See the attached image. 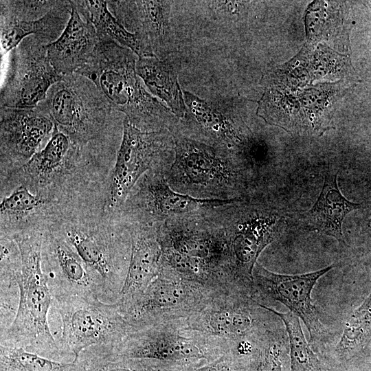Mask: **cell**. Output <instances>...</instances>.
<instances>
[{
  "instance_id": "cell-1",
  "label": "cell",
  "mask_w": 371,
  "mask_h": 371,
  "mask_svg": "<svg viewBox=\"0 0 371 371\" xmlns=\"http://www.w3.org/2000/svg\"><path fill=\"white\" fill-rule=\"evenodd\" d=\"M214 209L155 226L161 251L159 270L214 293L244 292L237 282L225 231Z\"/></svg>"
},
{
  "instance_id": "cell-2",
  "label": "cell",
  "mask_w": 371,
  "mask_h": 371,
  "mask_svg": "<svg viewBox=\"0 0 371 371\" xmlns=\"http://www.w3.org/2000/svg\"><path fill=\"white\" fill-rule=\"evenodd\" d=\"M138 56L113 41H100L89 61L76 73L91 80L117 111L143 131L168 130L179 121L153 96L136 72Z\"/></svg>"
},
{
  "instance_id": "cell-3",
  "label": "cell",
  "mask_w": 371,
  "mask_h": 371,
  "mask_svg": "<svg viewBox=\"0 0 371 371\" xmlns=\"http://www.w3.org/2000/svg\"><path fill=\"white\" fill-rule=\"evenodd\" d=\"M14 240L21 260L16 272L19 305L11 324L0 333V342L52 359L60 350L48 322L53 297L42 267L43 239L39 234H27Z\"/></svg>"
},
{
  "instance_id": "cell-4",
  "label": "cell",
  "mask_w": 371,
  "mask_h": 371,
  "mask_svg": "<svg viewBox=\"0 0 371 371\" xmlns=\"http://www.w3.org/2000/svg\"><path fill=\"white\" fill-rule=\"evenodd\" d=\"M172 135L175 154L166 179L174 190L200 199L247 197L246 176L229 148Z\"/></svg>"
},
{
  "instance_id": "cell-5",
  "label": "cell",
  "mask_w": 371,
  "mask_h": 371,
  "mask_svg": "<svg viewBox=\"0 0 371 371\" xmlns=\"http://www.w3.org/2000/svg\"><path fill=\"white\" fill-rule=\"evenodd\" d=\"M36 108L80 148L102 139L121 113L91 80L76 72L54 84Z\"/></svg>"
},
{
  "instance_id": "cell-6",
  "label": "cell",
  "mask_w": 371,
  "mask_h": 371,
  "mask_svg": "<svg viewBox=\"0 0 371 371\" xmlns=\"http://www.w3.org/2000/svg\"><path fill=\"white\" fill-rule=\"evenodd\" d=\"M214 213L225 231L238 285L251 297L258 258L283 234L287 216L281 209L254 197L217 207Z\"/></svg>"
},
{
  "instance_id": "cell-7",
  "label": "cell",
  "mask_w": 371,
  "mask_h": 371,
  "mask_svg": "<svg viewBox=\"0 0 371 371\" xmlns=\"http://www.w3.org/2000/svg\"><path fill=\"white\" fill-rule=\"evenodd\" d=\"M232 348L188 328L185 321L132 331L115 347L116 352L122 357L153 361L174 371L212 362Z\"/></svg>"
},
{
  "instance_id": "cell-8",
  "label": "cell",
  "mask_w": 371,
  "mask_h": 371,
  "mask_svg": "<svg viewBox=\"0 0 371 371\" xmlns=\"http://www.w3.org/2000/svg\"><path fill=\"white\" fill-rule=\"evenodd\" d=\"M52 307L60 317V352L74 355L78 361L85 349L100 345L117 346L132 332L117 302L107 303L95 295L53 298Z\"/></svg>"
},
{
  "instance_id": "cell-9",
  "label": "cell",
  "mask_w": 371,
  "mask_h": 371,
  "mask_svg": "<svg viewBox=\"0 0 371 371\" xmlns=\"http://www.w3.org/2000/svg\"><path fill=\"white\" fill-rule=\"evenodd\" d=\"M214 293L195 282L159 270L142 292L117 302L132 331L160 324L186 321L203 309Z\"/></svg>"
},
{
  "instance_id": "cell-10",
  "label": "cell",
  "mask_w": 371,
  "mask_h": 371,
  "mask_svg": "<svg viewBox=\"0 0 371 371\" xmlns=\"http://www.w3.org/2000/svg\"><path fill=\"white\" fill-rule=\"evenodd\" d=\"M175 154L172 134L168 130L143 131L124 117L122 135L109 188V205H124L140 177L149 172L166 177Z\"/></svg>"
},
{
  "instance_id": "cell-11",
  "label": "cell",
  "mask_w": 371,
  "mask_h": 371,
  "mask_svg": "<svg viewBox=\"0 0 371 371\" xmlns=\"http://www.w3.org/2000/svg\"><path fill=\"white\" fill-rule=\"evenodd\" d=\"M269 311L246 293L215 294L205 306L185 321L186 326L236 348L252 341L274 326Z\"/></svg>"
},
{
  "instance_id": "cell-12",
  "label": "cell",
  "mask_w": 371,
  "mask_h": 371,
  "mask_svg": "<svg viewBox=\"0 0 371 371\" xmlns=\"http://www.w3.org/2000/svg\"><path fill=\"white\" fill-rule=\"evenodd\" d=\"M45 45L35 36H30L6 54L0 107L34 109L63 77L51 64Z\"/></svg>"
},
{
  "instance_id": "cell-13",
  "label": "cell",
  "mask_w": 371,
  "mask_h": 371,
  "mask_svg": "<svg viewBox=\"0 0 371 371\" xmlns=\"http://www.w3.org/2000/svg\"><path fill=\"white\" fill-rule=\"evenodd\" d=\"M333 264L315 271L287 275L271 271L257 262L253 271L251 297L278 301L301 319L308 329L310 342L323 341L328 332L313 304L311 293L320 278L335 268Z\"/></svg>"
},
{
  "instance_id": "cell-14",
  "label": "cell",
  "mask_w": 371,
  "mask_h": 371,
  "mask_svg": "<svg viewBox=\"0 0 371 371\" xmlns=\"http://www.w3.org/2000/svg\"><path fill=\"white\" fill-rule=\"evenodd\" d=\"M125 204L128 222L156 226L167 221L201 213L242 199H200L174 190L165 175L149 172L136 183Z\"/></svg>"
},
{
  "instance_id": "cell-15",
  "label": "cell",
  "mask_w": 371,
  "mask_h": 371,
  "mask_svg": "<svg viewBox=\"0 0 371 371\" xmlns=\"http://www.w3.org/2000/svg\"><path fill=\"white\" fill-rule=\"evenodd\" d=\"M183 93L188 115L173 135L232 148L249 133L225 108L201 99L189 91Z\"/></svg>"
},
{
  "instance_id": "cell-16",
  "label": "cell",
  "mask_w": 371,
  "mask_h": 371,
  "mask_svg": "<svg viewBox=\"0 0 371 371\" xmlns=\"http://www.w3.org/2000/svg\"><path fill=\"white\" fill-rule=\"evenodd\" d=\"M54 124L36 108L0 107L1 152L15 160L28 161L48 141Z\"/></svg>"
},
{
  "instance_id": "cell-17",
  "label": "cell",
  "mask_w": 371,
  "mask_h": 371,
  "mask_svg": "<svg viewBox=\"0 0 371 371\" xmlns=\"http://www.w3.org/2000/svg\"><path fill=\"white\" fill-rule=\"evenodd\" d=\"M42 253L47 254H42L48 262L43 270L53 298L89 295L98 297L91 275L69 241L56 238L47 245L43 242Z\"/></svg>"
},
{
  "instance_id": "cell-18",
  "label": "cell",
  "mask_w": 371,
  "mask_h": 371,
  "mask_svg": "<svg viewBox=\"0 0 371 371\" xmlns=\"http://www.w3.org/2000/svg\"><path fill=\"white\" fill-rule=\"evenodd\" d=\"M113 15L130 32L136 33L157 58L168 45L170 1H107Z\"/></svg>"
},
{
  "instance_id": "cell-19",
  "label": "cell",
  "mask_w": 371,
  "mask_h": 371,
  "mask_svg": "<svg viewBox=\"0 0 371 371\" xmlns=\"http://www.w3.org/2000/svg\"><path fill=\"white\" fill-rule=\"evenodd\" d=\"M99 41L93 25L71 5L70 18L63 33L45 47L53 67L65 76L78 71L89 61Z\"/></svg>"
},
{
  "instance_id": "cell-20",
  "label": "cell",
  "mask_w": 371,
  "mask_h": 371,
  "mask_svg": "<svg viewBox=\"0 0 371 371\" xmlns=\"http://www.w3.org/2000/svg\"><path fill=\"white\" fill-rule=\"evenodd\" d=\"M339 171L327 172L320 194L313 207L300 216L303 227L335 238L346 245L342 232L343 221L351 212L361 207V203L348 200L337 184Z\"/></svg>"
},
{
  "instance_id": "cell-21",
  "label": "cell",
  "mask_w": 371,
  "mask_h": 371,
  "mask_svg": "<svg viewBox=\"0 0 371 371\" xmlns=\"http://www.w3.org/2000/svg\"><path fill=\"white\" fill-rule=\"evenodd\" d=\"M131 223L130 258L120 299L143 291L158 275L160 268L161 251L155 226Z\"/></svg>"
},
{
  "instance_id": "cell-22",
  "label": "cell",
  "mask_w": 371,
  "mask_h": 371,
  "mask_svg": "<svg viewBox=\"0 0 371 371\" xmlns=\"http://www.w3.org/2000/svg\"><path fill=\"white\" fill-rule=\"evenodd\" d=\"M71 10L70 1L60 0L55 8L36 21H21L1 16V59L30 36H35L45 45L54 42L65 30Z\"/></svg>"
},
{
  "instance_id": "cell-23",
  "label": "cell",
  "mask_w": 371,
  "mask_h": 371,
  "mask_svg": "<svg viewBox=\"0 0 371 371\" xmlns=\"http://www.w3.org/2000/svg\"><path fill=\"white\" fill-rule=\"evenodd\" d=\"M135 68L149 92L167 104L179 126L186 118L188 109L173 65L155 56L138 57Z\"/></svg>"
},
{
  "instance_id": "cell-24",
  "label": "cell",
  "mask_w": 371,
  "mask_h": 371,
  "mask_svg": "<svg viewBox=\"0 0 371 371\" xmlns=\"http://www.w3.org/2000/svg\"><path fill=\"white\" fill-rule=\"evenodd\" d=\"M70 2L78 13L93 25L100 41H113L130 49L138 57L154 56L137 34L128 31L113 15L107 1L72 0Z\"/></svg>"
},
{
  "instance_id": "cell-25",
  "label": "cell",
  "mask_w": 371,
  "mask_h": 371,
  "mask_svg": "<svg viewBox=\"0 0 371 371\" xmlns=\"http://www.w3.org/2000/svg\"><path fill=\"white\" fill-rule=\"evenodd\" d=\"M77 371H174L146 359L126 358L118 355L115 346H93L83 350Z\"/></svg>"
},
{
  "instance_id": "cell-26",
  "label": "cell",
  "mask_w": 371,
  "mask_h": 371,
  "mask_svg": "<svg viewBox=\"0 0 371 371\" xmlns=\"http://www.w3.org/2000/svg\"><path fill=\"white\" fill-rule=\"evenodd\" d=\"M259 304L278 317L284 324L289 341L290 371H330L307 341L297 316L290 311L280 313L270 306Z\"/></svg>"
},
{
  "instance_id": "cell-27",
  "label": "cell",
  "mask_w": 371,
  "mask_h": 371,
  "mask_svg": "<svg viewBox=\"0 0 371 371\" xmlns=\"http://www.w3.org/2000/svg\"><path fill=\"white\" fill-rule=\"evenodd\" d=\"M371 344V291L348 317L334 352L339 359H350Z\"/></svg>"
},
{
  "instance_id": "cell-28",
  "label": "cell",
  "mask_w": 371,
  "mask_h": 371,
  "mask_svg": "<svg viewBox=\"0 0 371 371\" xmlns=\"http://www.w3.org/2000/svg\"><path fill=\"white\" fill-rule=\"evenodd\" d=\"M287 339L284 331L276 327L265 332L253 343L247 371H285Z\"/></svg>"
},
{
  "instance_id": "cell-29",
  "label": "cell",
  "mask_w": 371,
  "mask_h": 371,
  "mask_svg": "<svg viewBox=\"0 0 371 371\" xmlns=\"http://www.w3.org/2000/svg\"><path fill=\"white\" fill-rule=\"evenodd\" d=\"M78 363L58 362L15 345L0 342V371H77Z\"/></svg>"
},
{
  "instance_id": "cell-30",
  "label": "cell",
  "mask_w": 371,
  "mask_h": 371,
  "mask_svg": "<svg viewBox=\"0 0 371 371\" xmlns=\"http://www.w3.org/2000/svg\"><path fill=\"white\" fill-rule=\"evenodd\" d=\"M74 146L69 137L54 126L47 143L23 165V168L34 176L47 177L63 164Z\"/></svg>"
},
{
  "instance_id": "cell-31",
  "label": "cell",
  "mask_w": 371,
  "mask_h": 371,
  "mask_svg": "<svg viewBox=\"0 0 371 371\" xmlns=\"http://www.w3.org/2000/svg\"><path fill=\"white\" fill-rule=\"evenodd\" d=\"M60 0H1V16L21 21L38 20L59 3Z\"/></svg>"
},
{
  "instance_id": "cell-32",
  "label": "cell",
  "mask_w": 371,
  "mask_h": 371,
  "mask_svg": "<svg viewBox=\"0 0 371 371\" xmlns=\"http://www.w3.org/2000/svg\"><path fill=\"white\" fill-rule=\"evenodd\" d=\"M42 204L41 198L22 186L2 200L0 210L1 214H21L30 212Z\"/></svg>"
},
{
  "instance_id": "cell-33",
  "label": "cell",
  "mask_w": 371,
  "mask_h": 371,
  "mask_svg": "<svg viewBox=\"0 0 371 371\" xmlns=\"http://www.w3.org/2000/svg\"><path fill=\"white\" fill-rule=\"evenodd\" d=\"M247 366L248 355H240L234 348L212 362L181 371H247Z\"/></svg>"
},
{
  "instance_id": "cell-34",
  "label": "cell",
  "mask_w": 371,
  "mask_h": 371,
  "mask_svg": "<svg viewBox=\"0 0 371 371\" xmlns=\"http://www.w3.org/2000/svg\"><path fill=\"white\" fill-rule=\"evenodd\" d=\"M364 263L367 265L371 266V249L364 255Z\"/></svg>"
},
{
  "instance_id": "cell-35",
  "label": "cell",
  "mask_w": 371,
  "mask_h": 371,
  "mask_svg": "<svg viewBox=\"0 0 371 371\" xmlns=\"http://www.w3.org/2000/svg\"><path fill=\"white\" fill-rule=\"evenodd\" d=\"M368 227L371 229V217L368 221Z\"/></svg>"
}]
</instances>
